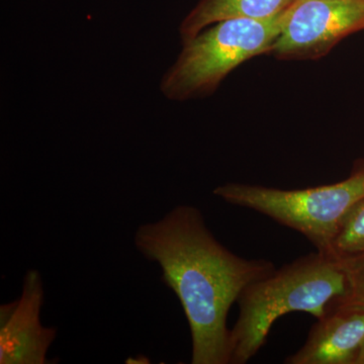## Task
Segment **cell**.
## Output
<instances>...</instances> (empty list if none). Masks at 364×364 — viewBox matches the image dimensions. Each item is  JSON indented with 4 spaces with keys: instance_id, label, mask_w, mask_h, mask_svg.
<instances>
[{
    "instance_id": "cell-10",
    "label": "cell",
    "mask_w": 364,
    "mask_h": 364,
    "mask_svg": "<svg viewBox=\"0 0 364 364\" xmlns=\"http://www.w3.org/2000/svg\"><path fill=\"white\" fill-rule=\"evenodd\" d=\"M338 259L346 273L347 293L333 304L364 309V253Z\"/></svg>"
},
{
    "instance_id": "cell-5",
    "label": "cell",
    "mask_w": 364,
    "mask_h": 364,
    "mask_svg": "<svg viewBox=\"0 0 364 364\" xmlns=\"http://www.w3.org/2000/svg\"><path fill=\"white\" fill-rule=\"evenodd\" d=\"M361 30L364 0H294L268 53L282 60L318 59Z\"/></svg>"
},
{
    "instance_id": "cell-2",
    "label": "cell",
    "mask_w": 364,
    "mask_h": 364,
    "mask_svg": "<svg viewBox=\"0 0 364 364\" xmlns=\"http://www.w3.org/2000/svg\"><path fill=\"white\" fill-rule=\"evenodd\" d=\"M346 293L347 277L341 261L318 251L249 284L237 301L240 312L231 330V364L248 363L256 355L282 316L304 312L318 320Z\"/></svg>"
},
{
    "instance_id": "cell-6",
    "label": "cell",
    "mask_w": 364,
    "mask_h": 364,
    "mask_svg": "<svg viewBox=\"0 0 364 364\" xmlns=\"http://www.w3.org/2000/svg\"><path fill=\"white\" fill-rule=\"evenodd\" d=\"M45 291L38 270L26 272L20 298L0 306V363L47 364L57 329L41 323Z\"/></svg>"
},
{
    "instance_id": "cell-8",
    "label": "cell",
    "mask_w": 364,
    "mask_h": 364,
    "mask_svg": "<svg viewBox=\"0 0 364 364\" xmlns=\"http://www.w3.org/2000/svg\"><path fill=\"white\" fill-rule=\"evenodd\" d=\"M293 0H200L182 21V43L188 42L203 28L229 18L267 20L286 11Z\"/></svg>"
},
{
    "instance_id": "cell-12",
    "label": "cell",
    "mask_w": 364,
    "mask_h": 364,
    "mask_svg": "<svg viewBox=\"0 0 364 364\" xmlns=\"http://www.w3.org/2000/svg\"><path fill=\"white\" fill-rule=\"evenodd\" d=\"M293 1H294V0H293Z\"/></svg>"
},
{
    "instance_id": "cell-3",
    "label": "cell",
    "mask_w": 364,
    "mask_h": 364,
    "mask_svg": "<svg viewBox=\"0 0 364 364\" xmlns=\"http://www.w3.org/2000/svg\"><path fill=\"white\" fill-rule=\"evenodd\" d=\"M282 13L267 20L229 18L203 28L184 43L163 77L164 97L183 102L212 93L243 62L269 52L282 28Z\"/></svg>"
},
{
    "instance_id": "cell-1",
    "label": "cell",
    "mask_w": 364,
    "mask_h": 364,
    "mask_svg": "<svg viewBox=\"0 0 364 364\" xmlns=\"http://www.w3.org/2000/svg\"><path fill=\"white\" fill-rule=\"evenodd\" d=\"M136 250L161 268L188 320L191 363L231 364L227 318L246 287L275 269L267 260H248L222 245L200 210L178 205L134 235Z\"/></svg>"
},
{
    "instance_id": "cell-4",
    "label": "cell",
    "mask_w": 364,
    "mask_h": 364,
    "mask_svg": "<svg viewBox=\"0 0 364 364\" xmlns=\"http://www.w3.org/2000/svg\"><path fill=\"white\" fill-rule=\"evenodd\" d=\"M225 202L251 208L304 235L317 251L331 255L340 222L364 196V172L330 184L305 189H279L227 183L215 188Z\"/></svg>"
},
{
    "instance_id": "cell-7",
    "label": "cell",
    "mask_w": 364,
    "mask_h": 364,
    "mask_svg": "<svg viewBox=\"0 0 364 364\" xmlns=\"http://www.w3.org/2000/svg\"><path fill=\"white\" fill-rule=\"evenodd\" d=\"M364 344V309L331 304L287 364H354Z\"/></svg>"
},
{
    "instance_id": "cell-11",
    "label": "cell",
    "mask_w": 364,
    "mask_h": 364,
    "mask_svg": "<svg viewBox=\"0 0 364 364\" xmlns=\"http://www.w3.org/2000/svg\"><path fill=\"white\" fill-rule=\"evenodd\" d=\"M354 364H364V344L361 347L360 351H359L358 358L355 359Z\"/></svg>"
},
{
    "instance_id": "cell-9",
    "label": "cell",
    "mask_w": 364,
    "mask_h": 364,
    "mask_svg": "<svg viewBox=\"0 0 364 364\" xmlns=\"http://www.w3.org/2000/svg\"><path fill=\"white\" fill-rule=\"evenodd\" d=\"M361 253H364V196L345 214L331 245V255L337 258Z\"/></svg>"
}]
</instances>
